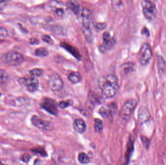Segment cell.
Segmentation results:
<instances>
[{
    "instance_id": "cell-1",
    "label": "cell",
    "mask_w": 166,
    "mask_h": 165,
    "mask_svg": "<svg viewBox=\"0 0 166 165\" xmlns=\"http://www.w3.org/2000/svg\"><path fill=\"white\" fill-rule=\"evenodd\" d=\"M99 86L103 97L105 98H112L116 96L119 90L118 78L112 74L102 77L99 80Z\"/></svg>"
},
{
    "instance_id": "cell-2",
    "label": "cell",
    "mask_w": 166,
    "mask_h": 165,
    "mask_svg": "<svg viewBox=\"0 0 166 165\" xmlns=\"http://www.w3.org/2000/svg\"><path fill=\"white\" fill-rule=\"evenodd\" d=\"M68 7L76 15L84 29L91 30L93 26V15L90 10L72 2L69 3Z\"/></svg>"
},
{
    "instance_id": "cell-3",
    "label": "cell",
    "mask_w": 166,
    "mask_h": 165,
    "mask_svg": "<svg viewBox=\"0 0 166 165\" xmlns=\"http://www.w3.org/2000/svg\"><path fill=\"white\" fill-rule=\"evenodd\" d=\"M3 63L10 66H17L20 65L24 60V57L17 51H8L3 53L1 58Z\"/></svg>"
},
{
    "instance_id": "cell-4",
    "label": "cell",
    "mask_w": 166,
    "mask_h": 165,
    "mask_svg": "<svg viewBox=\"0 0 166 165\" xmlns=\"http://www.w3.org/2000/svg\"><path fill=\"white\" fill-rule=\"evenodd\" d=\"M143 15L149 21L154 20L157 16V9L155 4L149 0H144L141 3Z\"/></svg>"
},
{
    "instance_id": "cell-5",
    "label": "cell",
    "mask_w": 166,
    "mask_h": 165,
    "mask_svg": "<svg viewBox=\"0 0 166 165\" xmlns=\"http://www.w3.org/2000/svg\"><path fill=\"white\" fill-rule=\"evenodd\" d=\"M18 81L22 87L29 92H35L39 89V80L36 77H20Z\"/></svg>"
},
{
    "instance_id": "cell-6",
    "label": "cell",
    "mask_w": 166,
    "mask_h": 165,
    "mask_svg": "<svg viewBox=\"0 0 166 165\" xmlns=\"http://www.w3.org/2000/svg\"><path fill=\"white\" fill-rule=\"evenodd\" d=\"M152 51L151 45L149 43L143 44L139 53V61L142 65H147L152 58Z\"/></svg>"
},
{
    "instance_id": "cell-7",
    "label": "cell",
    "mask_w": 166,
    "mask_h": 165,
    "mask_svg": "<svg viewBox=\"0 0 166 165\" xmlns=\"http://www.w3.org/2000/svg\"><path fill=\"white\" fill-rule=\"evenodd\" d=\"M137 100L135 99H132L124 103L121 110V115L123 119H129L133 110L137 106Z\"/></svg>"
},
{
    "instance_id": "cell-8",
    "label": "cell",
    "mask_w": 166,
    "mask_h": 165,
    "mask_svg": "<svg viewBox=\"0 0 166 165\" xmlns=\"http://www.w3.org/2000/svg\"><path fill=\"white\" fill-rule=\"evenodd\" d=\"M31 122L35 127L41 129L50 130L53 127L51 122L43 120L37 115H34L32 117Z\"/></svg>"
},
{
    "instance_id": "cell-9",
    "label": "cell",
    "mask_w": 166,
    "mask_h": 165,
    "mask_svg": "<svg viewBox=\"0 0 166 165\" xmlns=\"http://www.w3.org/2000/svg\"><path fill=\"white\" fill-rule=\"evenodd\" d=\"M42 108L47 111L53 114L54 115H57L58 114V109L57 108L56 102L51 99H45L41 103Z\"/></svg>"
},
{
    "instance_id": "cell-10",
    "label": "cell",
    "mask_w": 166,
    "mask_h": 165,
    "mask_svg": "<svg viewBox=\"0 0 166 165\" xmlns=\"http://www.w3.org/2000/svg\"><path fill=\"white\" fill-rule=\"evenodd\" d=\"M49 6L53 12L59 17H62L65 12L66 6L61 2L56 0H51Z\"/></svg>"
},
{
    "instance_id": "cell-11",
    "label": "cell",
    "mask_w": 166,
    "mask_h": 165,
    "mask_svg": "<svg viewBox=\"0 0 166 165\" xmlns=\"http://www.w3.org/2000/svg\"><path fill=\"white\" fill-rule=\"evenodd\" d=\"M48 84L51 90L54 92L60 91L64 86V82L58 75L51 76L49 80Z\"/></svg>"
},
{
    "instance_id": "cell-12",
    "label": "cell",
    "mask_w": 166,
    "mask_h": 165,
    "mask_svg": "<svg viewBox=\"0 0 166 165\" xmlns=\"http://www.w3.org/2000/svg\"><path fill=\"white\" fill-rule=\"evenodd\" d=\"M117 110V106L114 103L109 105H104L100 108L99 113L104 118L110 117L112 116Z\"/></svg>"
},
{
    "instance_id": "cell-13",
    "label": "cell",
    "mask_w": 166,
    "mask_h": 165,
    "mask_svg": "<svg viewBox=\"0 0 166 165\" xmlns=\"http://www.w3.org/2000/svg\"><path fill=\"white\" fill-rule=\"evenodd\" d=\"M150 118V113L149 110L145 106H141L138 110V123L142 125L149 120Z\"/></svg>"
},
{
    "instance_id": "cell-14",
    "label": "cell",
    "mask_w": 166,
    "mask_h": 165,
    "mask_svg": "<svg viewBox=\"0 0 166 165\" xmlns=\"http://www.w3.org/2000/svg\"><path fill=\"white\" fill-rule=\"evenodd\" d=\"M73 127L76 132L83 134L85 132L87 128L86 124L82 119H76L73 123Z\"/></svg>"
},
{
    "instance_id": "cell-15",
    "label": "cell",
    "mask_w": 166,
    "mask_h": 165,
    "mask_svg": "<svg viewBox=\"0 0 166 165\" xmlns=\"http://www.w3.org/2000/svg\"><path fill=\"white\" fill-rule=\"evenodd\" d=\"M103 41L104 45L107 48V49H109L113 46L116 42V39L115 37H111L110 34L108 32H105L103 34Z\"/></svg>"
},
{
    "instance_id": "cell-16",
    "label": "cell",
    "mask_w": 166,
    "mask_h": 165,
    "mask_svg": "<svg viewBox=\"0 0 166 165\" xmlns=\"http://www.w3.org/2000/svg\"><path fill=\"white\" fill-rule=\"evenodd\" d=\"M61 46L62 47L64 48L66 50H67V51L70 53L72 55L74 56L77 59H80L81 56H80V54L79 51H78L76 48H75V47H73V46H72L70 45L67 44L65 43H62L61 44Z\"/></svg>"
},
{
    "instance_id": "cell-17",
    "label": "cell",
    "mask_w": 166,
    "mask_h": 165,
    "mask_svg": "<svg viewBox=\"0 0 166 165\" xmlns=\"http://www.w3.org/2000/svg\"><path fill=\"white\" fill-rule=\"evenodd\" d=\"M68 79L72 84H77L82 80V77L79 72H73L68 75Z\"/></svg>"
},
{
    "instance_id": "cell-18",
    "label": "cell",
    "mask_w": 166,
    "mask_h": 165,
    "mask_svg": "<svg viewBox=\"0 0 166 165\" xmlns=\"http://www.w3.org/2000/svg\"><path fill=\"white\" fill-rule=\"evenodd\" d=\"M111 3L114 10L116 12H120L123 7L122 0H111Z\"/></svg>"
},
{
    "instance_id": "cell-19",
    "label": "cell",
    "mask_w": 166,
    "mask_h": 165,
    "mask_svg": "<svg viewBox=\"0 0 166 165\" xmlns=\"http://www.w3.org/2000/svg\"><path fill=\"white\" fill-rule=\"evenodd\" d=\"M9 79V75L5 70L0 69V84H6Z\"/></svg>"
},
{
    "instance_id": "cell-20",
    "label": "cell",
    "mask_w": 166,
    "mask_h": 165,
    "mask_svg": "<svg viewBox=\"0 0 166 165\" xmlns=\"http://www.w3.org/2000/svg\"><path fill=\"white\" fill-rule=\"evenodd\" d=\"M94 129L97 133H100L103 129V123L102 121L99 119H96L94 120Z\"/></svg>"
},
{
    "instance_id": "cell-21",
    "label": "cell",
    "mask_w": 166,
    "mask_h": 165,
    "mask_svg": "<svg viewBox=\"0 0 166 165\" xmlns=\"http://www.w3.org/2000/svg\"><path fill=\"white\" fill-rule=\"evenodd\" d=\"M166 65V62L164 58L162 56L159 55L157 57V65L159 67V72H163Z\"/></svg>"
},
{
    "instance_id": "cell-22",
    "label": "cell",
    "mask_w": 166,
    "mask_h": 165,
    "mask_svg": "<svg viewBox=\"0 0 166 165\" xmlns=\"http://www.w3.org/2000/svg\"><path fill=\"white\" fill-rule=\"evenodd\" d=\"M78 159L80 163L82 164H87L90 162V160L88 156H87L86 154L84 153H80L78 155Z\"/></svg>"
},
{
    "instance_id": "cell-23",
    "label": "cell",
    "mask_w": 166,
    "mask_h": 165,
    "mask_svg": "<svg viewBox=\"0 0 166 165\" xmlns=\"http://www.w3.org/2000/svg\"><path fill=\"white\" fill-rule=\"evenodd\" d=\"M35 54L38 57H46L49 54V52L47 49L44 48H40L36 49Z\"/></svg>"
},
{
    "instance_id": "cell-24",
    "label": "cell",
    "mask_w": 166,
    "mask_h": 165,
    "mask_svg": "<svg viewBox=\"0 0 166 165\" xmlns=\"http://www.w3.org/2000/svg\"><path fill=\"white\" fill-rule=\"evenodd\" d=\"M122 67L126 73H129L133 71L134 65L132 63H127L123 64Z\"/></svg>"
},
{
    "instance_id": "cell-25",
    "label": "cell",
    "mask_w": 166,
    "mask_h": 165,
    "mask_svg": "<svg viewBox=\"0 0 166 165\" xmlns=\"http://www.w3.org/2000/svg\"><path fill=\"white\" fill-rule=\"evenodd\" d=\"M43 70L39 68H34L29 71V74L33 77H40L43 74Z\"/></svg>"
},
{
    "instance_id": "cell-26",
    "label": "cell",
    "mask_w": 166,
    "mask_h": 165,
    "mask_svg": "<svg viewBox=\"0 0 166 165\" xmlns=\"http://www.w3.org/2000/svg\"><path fill=\"white\" fill-rule=\"evenodd\" d=\"M72 102L71 100L66 101H61L58 104V106H59L60 108H67L68 106H72Z\"/></svg>"
},
{
    "instance_id": "cell-27",
    "label": "cell",
    "mask_w": 166,
    "mask_h": 165,
    "mask_svg": "<svg viewBox=\"0 0 166 165\" xmlns=\"http://www.w3.org/2000/svg\"><path fill=\"white\" fill-rule=\"evenodd\" d=\"M8 32L5 28L0 27V39H3L7 37Z\"/></svg>"
},
{
    "instance_id": "cell-28",
    "label": "cell",
    "mask_w": 166,
    "mask_h": 165,
    "mask_svg": "<svg viewBox=\"0 0 166 165\" xmlns=\"http://www.w3.org/2000/svg\"><path fill=\"white\" fill-rule=\"evenodd\" d=\"M141 139L144 146L146 148H148L149 145H150V142L149 139H148L146 137H145L144 136L141 137Z\"/></svg>"
},
{
    "instance_id": "cell-29",
    "label": "cell",
    "mask_w": 166,
    "mask_h": 165,
    "mask_svg": "<svg viewBox=\"0 0 166 165\" xmlns=\"http://www.w3.org/2000/svg\"><path fill=\"white\" fill-rule=\"evenodd\" d=\"M95 26L99 30H103L106 29V24L105 23H98L95 25Z\"/></svg>"
},
{
    "instance_id": "cell-30",
    "label": "cell",
    "mask_w": 166,
    "mask_h": 165,
    "mask_svg": "<svg viewBox=\"0 0 166 165\" xmlns=\"http://www.w3.org/2000/svg\"><path fill=\"white\" fill-rule=\"evenodd\" d=\"M42 40L47 43L50 44L52 43V39L50 36L45 35L42 37Z\"/></svg>"
},
{
    "instance_id": "cell-31",
    "label": "cell",
    "mask_w": 166,
    "mask_h": 165,
    "mask_svg": "<svg viewBox=\"0 0 166 165\" xmlns=\"http://www.w3.org/2000/svg\"><path fill=\"white\" fill-rule=\"evenodd\" d=\"M141 33L143 36H150V32H149V30L146 27L143 28V29L141 31Z\"/></svg>"
},
{
    "instance_id": "cell-32",
    "label": "cell",
    "mask_w": 166,
    "mask_h": 165,
    "mask_svg": "<svg viewBox=\"0 0 166 165\" xmlns=\"http://www.w3.org/2000/svg\"><path fill=\"white\" fill-rule=\"evenodd\" d=\"M30 156L29 154H24L22 158V160L23 162H28L29 161Z\"/></svg>"
},
{
    "instance_id": "cell-33",
    "label": "cell",
    "mask_w": 166,
    "mask_h": 165,
    "mask_svg": "<svg viewBox=\"0 0 166 165\" xmlns=\"http://www.w3.org/2000/svg\"><path fill=\"white\" fill-rule=\"evenodd\" d=\"M99 49L100 51L102 53H105L108 49L104 45H100L99 47Z\"/></svg>"
},
{
    "instance_id": "cell-34",
    "label": "cell",
    "mask_w": 166,
    "mask_h": 165,
    "mask_svg": "<svg viewBox=\"0 0 166 165\" xmlns=\"http://www.w3.org/2000/svg\"><path fill=\"white\" fill-rule=\"evenodd\" d=\"M39 40H37V39L33 38L30 39V44L32 45H37L39 44Z\"/></svg>"
},
{
    "instance_id": "cell-35",
    "label": "cell",
    "mask_w": 166,
    "mask_h": 165,
    "mask_svg": "<svg viewBox=\"0 0 166 165\" xmlns=\"http://www.w3.org/2000/svg\"><path fill=\"white\" fill-rule=\"evenodd\" d=\"M9 0H0V11L3 8L4 5L5 4L6 2L9 1Z\"/></svg>"
},
{
    "instance_id": "cell-36",
    "label": "cell",
    "mask_w": 166,
    "mask_h": 165,
    "mask_svg": "<svg viewBox=\"0 0 166 165\" xmlns=\"http://www.w3.org/2000/svg\"><path fill=\"white\" fill-rule=\"evenodd\" d=\"M1 95H2V94H1V93H0V96H1Z\"/></svg>"
}]
</instances>
